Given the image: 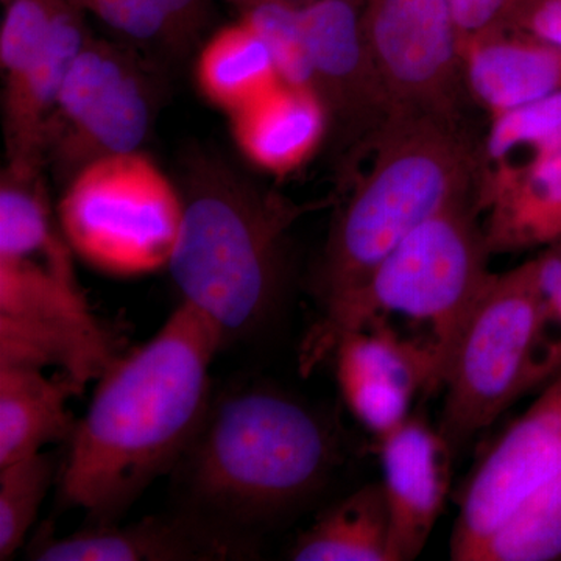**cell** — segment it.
<instances>
[{
  "mask_svg": "<svg viewBox=\"0 0 561 561\" xmlns=\"http://www.w3.org/2000/svg\"><path fill=\"white\" fill-rule=\"evenodd\" d=\"M224 335L181 301L157 334L99 379L69 438L60 501L113 524L151 483L179 467L210 405V365Z\"/></svg>",
  "mask_w": 561,
  "mask_h": 561,
  "instance_id": "cell-1",
  "label": "cell"
},
{
  "mask_svg": "<svg viewBox=\"0 0 561 561\" xmlns=\"http://www.w3.org/2000/svg\"><path fill=\"white\" fill-rule=\"evenodd\" d=\"M181 195L183 217L168 265L173 283L225 343L254 334L278 309L289 232L311 208L209 153L191 154Z\"/></svg>",
  "mask_w": 561,
  "mask_h": 561,
  "instance_id": "cell-2",
  "label": "cell"
},
{
  "mask_svg": "<svg viewBox=\"0 0 561 561\" xmlns=\"http://www.w3.org/2000/svg\"><path fill=\"white\" fill-rule=\"evenodd\" d=\"M335 463L334 437L311 408L249 389L209 405L176 468L192 512L250 537L316 496Z\"/></svg>",
  "mask_w": 561,
  "mask_h": 561,
  "instance_id": "cell-3",
  "label": "cell"
},
{
  "mask_svg": "<svg viewBox=\"0 0 561 561\" xmlns=\"http://www.w3.org/2000/svg\"><path fill=\"white\" fill-rule=\"evenodd\" d=\"M476 149L467 127L431 117L393 116L383 125L328 236L317 278L321 312L359 290L421 224L474 194Z\"/></svg>",
  "mask_w": 561,
  "mask_h": 561,
  "instance_id": "cell-4",
  "label": "cell"
},
{
  "mask_svg": "<svg viewBox=\"0 0 561 561\" xmlns=\"http://www.w3.org/2000/svg\"><path fill=\"white\" fill-rule=\"evenodd\" d=\"M474 194L463 195L411 232L359 290L321 312L306 334L300 370L332 356L345 332L400 319L434 354L442 387L465 323L491 278V251Z\"/></svg>",
  "mask_w": 561,
  "mask_h": 561,
  "instance_id": "cell-5",
  "label": "cell"
},
{
  "mask_svg": "<svg viewBox=\"0 0 561 561\" xmlns=\"http://www.w3.org/2000/svg\"><path fill=\"white\" fill-rule=\"evenodd\" d=\"M58 224L73 253L111 275L168 267L183 217L181 190L142 150L91 162L66 183Z\"/></svg>",
  "mask_w": 561,
  "mask_h": 561,
  "instance_id": "cell-6",
  "label": "cell"
},
{
  "mask_svg": "<svg viewBox=\"0 0 561 561\" xmlns=\"http://www.w3.org/2000/svg\"><path fill=\"white\" fill-rule=\"evenodd\" d=\"M538 320L534 261L491 275L446 368L438 431L456 454L527 393Z\"/></svg>",
  "mask_w": 561,
  "mask_h": 561,
  "instance_id": "cell-7",
  "label": "cell"
},
{
  "mask_svg": "<svg viewBox=\"0 0 561 561\" xmlns=\"http://www.w3.org/2000/svg\"><path fill=\"white\" fill-rule=\"evenodd\" d=\"M117 357L77 278L41 261L0 257V367H58L81 393Z\"/></svg>",
  "mask_w": 561,
  "mask_h": 561,
  "instance_id": "cell-8",
  "label": "cell"
},
{
  "mask_svg": "<svg viewBox=\"0 0 561 561\" xmlns=\"http://www.w3.org/2000/svg\"><path fill=\"white\" fill-rule=\"evenodd\" d=\"M153 121L149 81L131 55L88 41L73 61L44 133V161L62 183L91 162L139 151Z\"/></svg>",
  "mask_w": 561,
  "mask_h": 561,
  "instance_id": "cell-9",
  "label": "cell"
},
{
  "mask_svg": "<svg viewBox=\"0 0 561 561\" xmlns=\"http://www.w3.org/2000/svg\"><path fill=\"white\" fill-rule=\"evenodd\" d=\"M362 24L393 116L467 127L472 101L449 0H365Z\"/></svg>",
  "mask_w": 561,
  "mask_h": 561,
  "instance_id": "cell-10",
  "label": "cell"
},
{
  "mask_svg": "<svg viewBox=\"0 0 561 561\" xmlns=\"http://www.w3.org/2000/svg\"><path fill=\"white\" fill-rule=\"evenodd\" d=\"M357 0H302L301 22L312 90L330 117L343 175L356 172L376 136L393 116L373 60Z\"/></svg>",
  "mask_w": 561,
  "mask_h": 561,
  "instance_id": "cell-11",
  "label": "cell"
},
{
  "mask_svg": "<svg viewBox=\"0 0 561 561\" xmlns=\"http://www.w3.org/2000/svg\"><path fill=\"white\" fill-rule=\"evenodd\" d=\"M561 474V373L513 421L460 494L451 560L478 561L490 538L535 491Z\"/></svg>",
  "mask_w": 561,
  "mask_h": 561,
  "instance_id": "cell-12",
  "label": "cell"
},
{
  "mask_svg": "<svg viewBox=\"0 0 561 561\" xmlns=\"http://www.w3.org/2000/svg\"><path fill=\"white\" fill-rule=\"evenodd\" d=\"M332 356L346 408L376 438L412 415L421 390L442 387L430 348L387 323L345 332Z\"/></svg>",
  "mask_w": 561,
  "mask_h": 561,
  "instance_id": "cell-13",
  "label": "cell"
},
{
  "mask_svg": "<svg viewBox=\"0 0 561 561\" xmlns=\"http://www.w3.org/2000/svg\"><path fill=\"white\" fill-rule=\"evenodd\" d=\"M253 540L225 529L197 513L150 516L119 526L95 524L91 529L57 537L43 526L27 549L39 561H219L243 560Z\"/></svg>",
  "mask_w": 561,
  "mask_h": 561,
  "instance_id": "cell-14",
  "label": "cell"
},
{
  "mask_svg": "<svg viewBox=\"0 0 561 561\" xmlns=\"http://www.w3.org/2000/svg\"><path fill=\"white\" fill-rule=\"evenodd\" d=\"M391 519V561L423 552L451 485L453 449L423 416L411 415L376 438Z\"/></svg>",
  "mask_w": 561,
  "mask_h": 561,
  "instance_id": "cell-15",
  "label": "cell"
},
{
  "mask_svg": "<svg viewBox=\"0 0 561 561\" xmlns=\"http://www.w3.org/2000/svg\"><path fill=\"white\" fill-rule=\"evenodd\" d=\"M87 11L66 3L43 47L22 68L3 77L7 168L43 172L44 133L73 61L91 39Z\"/></svg>",
  "mask_w": 561,
  "mask_h": 561,
  "instance_id": "cell-16",
  "label": "cell"
},
{
  "mask_svg": "<svg viewBox=\"0 0 561 561\" xmlns=\"http://www.w3.org/2000/svg\"><path fill=\"white\" fill-rule=\"evenodd\" d=\"M465 84L490 117L561 92V49L493 27L460 43Z\"/></svg>",
  "mask_w": 561,
  "mask_h": 561,
  "instance_id": "cell-17",
  "label": "cell"
},
{
  "mask_svg": "<svg viewBox=\"0 0 561 561\" xmlns=\"http://www.w3.org/2000/svg\"><path fill=\"white\" fill-rule=\"evenodd\" d=\"M230 119L232 139L247 161L275 176L290 175L311 161L330 135V117L319 94L286 81Z\"/></svg>",
  "mask_w": 561,
  "mask_h": 561,
  "instance_id": "cell-18",
  "label": "cell"
},
{
  "mask_svg": "<svg viewBox=\"0 0 561 561\" xmlns=\"http://www.w3.org/2000/svg\"><path fill=\"white\" fill-rule=\"evenodd\" d=\"M561 147V92L490 117L476 149L474 195L481 213L497 194Z\"/></svg>",
  "mask_w": 561,
  "mask_h": 561,
  "instance_id": "cell-19",
  "label": "cell"
},
{
  "mask_svg": "<svg viewBox=\"0 0 561 561\" xmlns=\"http://www.w3.org/2000/svg\"><path fill=\"white\" fill-rule=\"evenodd\" d=\"M73 394L80 391L65 373L50 379L41 368L0 367V467L69 440L77 421L66 404Z\"/></svg>",
  "mask_w": 561,
  "mask_h": 561,
  "instance_id": "cell-20",
  "label": "cell"
},
{
  "mask_svg": "<svg viewBox=\"0 0 561 561\" xmlns=\"http://www.w3.org/2000/svg\"><path fill=\"white\" fill-rule=\"evenodd\" d=\"M391 519L382 482L335 502L302 531L289 551L295 561H391Z\"/></svg>",
  "mask_w": 561,
  "mask_h": 561,
  "instance_id": "cell-21",
  "label": "cell"
},
{
  "mask_svg": "<svg viewBox=\"0 0 561 561\" xmlns=\"http://www.w3.org/2000/svg\"><path fill=\"white\" fill-rule=\"evenodd\" d=\"M491 254L546 247L561 238V147L486 206Z\"/></svg>",
  "mask_w": 561,
  "mask_h": 561,
  "instance_id": "cell-22",
  "label": "cell"
},
{
  "mask_svg": "<svg viewBox=\"0 0 561 561\" xmlns=\"http://www.w3.org/2000/svg\"><path fill=\"white\" fill-rule=\"evenodd\" d=\"M279 81L271 50L239 20L214 33L195 61L198 91L228 116L257 101Z\"/></svg>",
  "mask_w": 561,
  "mask_h": 561,
  "instance_id": "cell-23",
  "label": "cell"
},
{
  "mask_svg": "<svg viewBox=\"0 0 561 561\" xmlns=\"http://www.w3.org/2000/svg\"><path fill=\"white\" fill-rule=\"evenodd\" d=\"M72 249L55 231L41 172L5 168L0 180V257L36 260L76 278Z\"/></svg>",
  "mask_w": 561,
  "mask_h": 561,
  "instance_id": "cell-24",
  "label": "cell"
},
{
  "mask_svg": "<svg viewBox=\"0 0 561 561\" xmlns=\"http://www.w3.org/2000/svg\"><path fill=\"white\" fill-rule=\"evenodd\" d=\"M213 0H81L80 7L114 32L139 43L181 47L202 31Z\"/></svg>",
  "mask_w": 561,
  "mask_h": 561,
  "instance_id": "cell-25",
  "label": "cell"
},
{
  "mask_svg": "<svg viewBox=\"0 0 561 561\" xmlns=\"http://www.w3.org/2000/svg\"><path fill=\"white\" fill-rule=\"evenodd\" d=\"M561 560V474L519 505L478 561Z\"/></svg>",
  "mask_w": 561,
  "mask_h": 561,
  "instance_id": "cell-26",
  "label": "cell"
},
{
  "mask_svg": "<svg viewBox=\"0 0 561 561\" xmlns=\"http://www.w3.org/2000/svg\"><path fill=\"white\" fill-rule=\"evenodd\" d=\"M271 50L280 80L312 88L311 62L302 32V0H224Z\"/></svg>",
  "mask_w": 561,
  "mask_h": 561,
  "instance_id": "cell-27",
  "label": "cell"
},
{
  "mask_svg": "<svg viewBox=\"0 0 561 561\" xmlns=\"http://www.w3.org/2000/svg\"><path fill=\"white\" fill-rule=\"evenodd\" d=\"M46 454L0 467V560H10L24 545L54 481Z\"/></svg>",
  "mask_w": 561,
  "mask_h": 561,
  "instance_id": "cell-28",
  "label": "cell"
},
{
  "mask_svg": "<svg viewBox=\"0 0 561 561\" xmlns=\"http://www.w3.org/2000/svg\"><path fill=\"white\" fill-rule=\"evenodd\" d=\"M538 320L531 345L527 393L561 373V238L534 257Z\"/></svg>",
  "mask_w": 561,
  "mask_h": 561,
  "instance_id": "cell-29",
  "label": "cell"
},
{
  "mask_svg": "<svg viewBox=\"0 0 561 561\" xmlns=\"http://www.w3.org/2000/svg\"><path fill=\"white\" fill-rule=\"evenodd\" d=\"M69 0H10L0 27V69L10 76L22 68L49 38Z\"/></svg>",
  "mask_w": 561,
  "mask_h": 561,
  "instance_id": "cell-30",
  "label": "cell"
},
{
  "mask_svg": "<svg viewBox=\"0 0 561 561\" xmlns=\"http://www.w3.org/2000/svg\"><path fill=\"white\" fill-rule=\"evenodd\" d=\"M497 27L526 33L561 49V0H512Z\"/></svg>",
  "mask_w": 561,
  "mask_h": 561,
  "instance_id": "cell-31",
  "label": "cell"
},
{
  "mask_svg": "<svg viewBox=\"0 0 561 561\" xmlns=\"http://www.w3.org/2000/svg\"><path fill=\"white\" fill-rule=\"evenodd\" d=\"M512 0H449L461 41L497 27Z\"/></svg>",
  "mask_w": 561,
  "mask_h": 561,
  "instance_id": "cell-32",
  "label": "cell"
},
{
  "mask_svg": "<svg viewBox=\"0 0 561 561\" xmlns=\"http://www.w3.org/2000/svg\"><path fill=\"white\" fill-rule=\"evenodd\" d=\"M69 2L76 3V5L80 7L81 0H69Z\"/></svg>",
  "mask_w": 561,
  "mask_h": 561,
  "instance_id": "cell-33",
  "label": "cell"
},
{
  "mask_svg": "<svg viewBox=\"0 0 561 561\" xmlns=\"http://www.w3.org/2000/svg\"><path fill=\"white\" fill-rule=\"evenodd\" d=\"M9 2H10V0H2L3 5H7V3H9Z\"/></svg>",
  "mask_w": 561,
  "mask_h": 561,
  "instance_id": "cell-34",
  "label": "cell"
},
{
  "mask_svg": "<svg viewBox=\"0 0 561 561\" xmlns=\"http://www.w3.org/2000/svg\"><path fill=\"white\" fill-rule=\"evenodd\" d=\"M357 2H365V0H357Z\"/></svg>",
  "mask_w": 561,
  "mask_h": 561,
  "instance_id": "cell-35",
  "label": "cell"
}]
</instances>
